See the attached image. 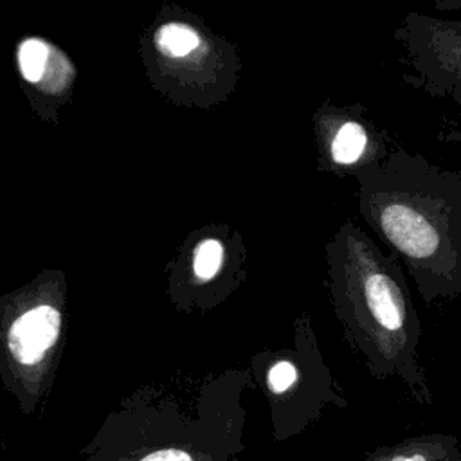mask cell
<instances>
[{
  "instance_id": "obj_1",
  "label": "cell",
  "mask_w": 461,
  "mask_h": 461,
  "mask_svg": "<svg viewBox=\"0 0 461 461\" xmlns=\"http://www.w3.org/2000/svg\"><path fill=\"white\" fill-rule=\"evenodd\" d=\"M240 423L223 414L112 418L79 450V461H236Z\"/></svg>"
},
{
  "instance_id": "obj_2",
  "label": "cell",
  "mask_w": 461,
  "mask_h": 461,
  "mask_svg": "<svg viewBox=\"0 0 461 461\" xmlns=\"http://www.w3.org/2000/svg\"><path fill=\"white\" fill-rule=\"evenodd\" d=\"M58 333L59 313L56 308L43 304L29 310L13 322L7 346L22 366H36L56 342Z\"/></svg>"
},
{
  "instance_id": "obj_3",
  "label": "cell",
  "mask_w": 461,
  "mask_h": 461,
  "mask_svg": "<svg viewBox=\"0 0 461 461\" xmlns=\"http://www.w3.org/2000/svg\"><path fill=\"white\" fill-rule=\"evenodd\" d=\"M382 227L391 241L407 256L423 259L436 252L439 238L434 227L405 205H387L382 211Z\"/></svg>"
},
{
  "instance_id": "obj_4",
  "label": "cell",
  "mask_w": 461,
  "mask_h": 461,
  "mask_svg": "<svg viewBox=\"0 0 461 461\" xmlns=\"http://www.w3.org/2000/svg\"><path fill=\"white\" fill-rule=\"evenodd\" d=\"M366 301L376 322L385 330H398L403 324L402 297L387 276L373 274L366 281Z\"/></svg>"
},
{
  "instance_id": "obj_5",
  "label": "cell",
  "mask_w": 461,
  "mask_h": 461,
  "mask_svg": "<svg viewBox=\"0 0 461 461\" xmlns=\"http://www.w3.org/2000/svg\"><path fill=\"white\" fill-rule=\"evenodd\" d=\"M157 45L169 56H185L198 45V34L182 23H167L157 32Z\"/></svg>"
},
{
  "instance_id": "obj_6",
  "label": "cell",
  "mask_w": 461,
  "mask_h": 461,
  "mask_svg": "<svg viewBox=\"0 0 461 461\" xmlns=\"http://www.w3.org/2000/svg\"><path fill=\"white\" fill-rule=\"evenodd\" d=\"M49 54L50 49L41 40H25L18 49V63L22 76L31 83L40 81L45 76Z\"/></svg>"
},
{
  "instance_id": "obj_7",
  "label": "cell",
  "mask_w": 461,
  "mask_h": 461,
  "mask_svg": "<svg viewBox=\"0 0 461 461\" xmlns=\"http://www.w3.org/2000/svg\"><path fill=\"white\" fill-rule=\"evenodd\" d=\"M364 146H366V133L362 126H358L357 122H348L337 131L333 139L331 153L339 164H351L362 155Z\"/></svg>"
},
{
  "instance_id": "obj_8",
  "label": "cell",
  "mask_w": 461,
  "mask_h": 461,
  "mask_svg": "<svg viewBox=\"0 0 461 461\" xmlns=\"http://www.w3.org/2000/svg\"><path fill=\"white\" fill-rule=\"evenodd\" d=\"M223 261V249L220 241L216 240H207L198 245L194 252V274L200 279H211L221 267Z\"/></svg>"
},
{
  "instance_id": "obj_9",
  "label": "cell",
  "mask_w": 461,
  "mask_h": 461,
  "mask_svg": "<svg viewBox=\"0 0 461 461\" xmlns=\"http://www.w3.org/2000/svg\"><path fill=\"white\" fill-rule=\"evenodd\" d=\"M295 380H297V371H295L294 364H290L286 360L274 364L268 371V387L276 394L288 391Z\"/></svg>"
},
{
  "instance_id": "obj_10",
  "label": "cell",
  "mask_w": 461,
  "mask_h": 461,
  "mask_svg": "<svg viewBox=\"0 0 461 461\" xmlns=\"http://www.w3.org/2000/svg\"><path fill=\"white\" fill-rule=\"evenodd\" d=\"M389 461H425V457L421 454H400V456H394L393 459Z\"/></svg>"
}]
</instances>
